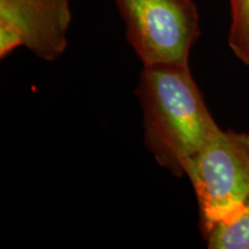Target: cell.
Masks as SVG:
<instances>
[{"instance_id": "cell-3", "label": "cell", "mask_w": 249, "mask_h": 249, "mask_svg": "<svg viewBox=\"0 0 249 249\" xmlns=\"http://www.w3.org/2000/svg\"><path fill=\"white\" fill-rule=\"evenodd\" d=\"M126 38L143 67L189 66L201 35L194 0H114Z\"/></svg>"}, {"instance_id": "cell-2", "label": "cell", "mask_w": 249, "mask_h": 249, "mask_svg": "<svg viewBox=\"0 0 249 249\" xmlns=\"http://www.w3.org/2000/svg\"><path fill=\"white\" fill-rule=\"evenodd\" d=\"M186 177L194 188L203 238L232 222L249 197V133L219 128L195 157Z\"/></svg>"}, {"instance_id": "cell-5", "label": "cell", "mask_w": 249, "mask_h": 249, "mask_svg": "<svg viewBox=\"0 0 249 249\" xmlns=\"http://www.w3.org/2000/svg\"><path fill=\"white\" fill-rule=\"evenodd\" d=\"M204 239L209 249H249V197L238 217L214 227Z\"/></svg>"}, {"instance_id": "cell-4", "label": "cell", "mask_w": 249, "mask_h": 249, "mask_svg": "<svg viewBox=\"0 0 249 249\" xmlns=\"http://www.w3.org/2000/svg\"><path fill=\"white\" fill-rule=\"evenodd\" d=\"M70 0H0V59L18 48L54 61L68 44Z\"/></svg>"}, {"instance_id": "cell-1", "label": "cell", "mask_w": 249, "mask_h": 249, "mask_svg": "<svg viewBox=\"0 0 249 249\" xmlns=\"http://www.w3.org/2000/svg\"><path fill=\"white\" fill-rule=\"evenodd\" d=\"M135 95L145 148L167 172L177 178L186 177L195 155L220 128L191 66L143 67Z\"/></svg>"}, {"instance_id": "cell-6", "label": "cell", "mask_w": 249, "mask_h": 249, "mask_svg": "<svg viewBox=\"0 0 249 249\" xmlns=\"http://www.w3.org/2000/svg\"><path fill=\"white\" fill-rule=\"evenodd\" d=\"M230 9L227 43L236 59L249 66V0H230Z\"/></svg>"}]
</instances>
